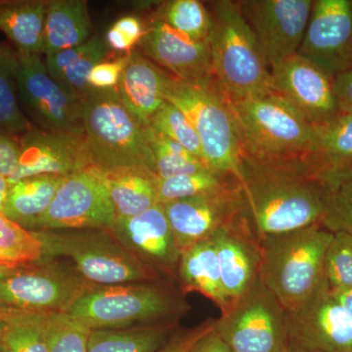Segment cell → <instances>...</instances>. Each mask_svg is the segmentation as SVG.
Wrapping results in <instances>:
<instances>
[{
    "label": "cell",
    "mask_w": 352,
    "mask_h": 352,
    "mask_svg": "<svg viewBox=\"0 0 352 352\" xmlns=\"http://www.w3.org/2000/svg\"><path fill=\"white\" fill-rule=\"evenodd\" d=\"M177 275L184 293L196 292L207 296L221 312L232 303L222 286L219 261L212 240L201 241L182 252Z\"/></svg>",
    "instance_id": "cell-25"
},
{
    "label": "cell",
    "mask_w": 352,
    "mask_h": 352,
    "mask_svg": "<svg viewBox=\"0 0 352 352\" xmlns=\"http://www.w3.org/2000/svg\"><path fill=\"white\" fill-rule=\"evenodd\" d=\"M333 87L339 112L352 115V69L336 76Z\"/></svg>",
    "instance_id": "cell-45"
},
{
    "label": "cell",
    "mask_w": 352,
    "mask_h": 352,
    "mask_svg": "<svg viewBox=\"0 0 352 352\" xmlns=\"http://www.w3.org/2000/svg\"><path fill=\"white\" fill-rule=\"evenodd\" d=\"M239 183L245 214L258 242L321 224L325 187L307 157L286 161L242 160Z\"/></svg>",
    "instance_id": "cell-1"
},
{
    "label": "cell",
    "mask_w": 352,
    "mask_h": 352,
    "mask_svg": "<svg viewBox=\"0 0 352 352\" xmlns=\"http://www.w3.org/2000/svg\"><path fill=\"white\" fill-rule=\"evenodd\" d=\"M170 76L142 52L131 53L117 90L127 110L143 126H149L153 116L166 102L164 94Z\"/></svg>",
    "instance_id": "cell-22"
},
{
    "label": "cell",
    "mask_w": 352,
    "mask_h": 352,
    "mask_svg": "<svg viewBox=\"0 0 352 352\" xmlns=\"http://www.w3.org/2000/svg\"><path fill=\"white\" fill-rule=\"evenodd\" d=\"M50 316V315H48ZM46 315L0 316V338L6 352H50Z\"/></svg>",
    "instance_id": "cell-35"
},
{
    "label": "cell",
    "mask_w": 352,
    "mask_h": 352,
    "mask_svg": "<svg viewBox=\"0 0 352 352\" xmlns=\"http://www.w3.org/2000/svg\"><path fill=\"white\" fill-rule=\"evenodd\" d=\"M189 352H232L214 332V327L192 347Z\"/></svg>",
    "instance_id": "cell-46"
},
{
    "label": "cell",
    "mask_w": 352,
    "mask_h": 352,
    "mask_svg": "<svg viewBox=\"0 0 352 352\" xmlns=\"http://www.w3.org/2000/svg\"><path fill=\"white\" fill-rule=\"evenodd\" d=\"M44 258H69L96 286L155 282L159 273L126 250L109 229L39 231Z\"/></svg>",
    "instance_id": "cell-7"
},
{
    "label": "cell",
    "mask_w": 352,
    "mask_h": 352,
    "mask_svg": "<svg viewBox=\"0 0 352 352\" xmlns=\"http://www.w3.org/2000/svg\"><path fill=\"white\" fill-rule=\"evenodd\" d=\"M288 352H352V318L327 280L302 307L286 312Z\"/></svg>",
    "instance_id": "cell-13"
},
{
    "label": "cell",
    "mask_w": 352,
    "mask_h": 352,
    "mask_svg": "<svg viewBox=\"0 0 352 352\" xmlns=\"http://www.w3.org/2000/svg\"><path fill=\"white\" fill-rule=\"evenodd\" d=\"M20 138L0 129V175L8 179L19 164Z\"/></svg>",
    "instance_id": "cell-43"
},
{
    "label": "cell",
    "mask_w": 352,
    "mask_h": 352,
    "mask_svg": "<svg viewBox=\"0 0 352 352\" xmlns=\"http://www.w3.org/2000/svg\"><path fill=\"white\" fill-rule=\"evenodd\" d=\"M232 352H288L286 311L259 279L215 320Z\"/></svg>",
    "instance_id": "cell-10"
},
{
    "label": "cell",
    "mask_w": 352,
    "mask_h": 352,
    "mask_svg": "<svg viewBox=\"0 0 352 352\" xmlns=\"http://www.w3.org/2000/svg\"><path fill=\"white\" fill-rule=\"evenodd\" d=\"M116 217L104 171L90 166L66 176L31 231L113 229Z\"/></svg>",
    "instance_id": "cell-12"
},
{
    "label": "cell",
    "mask_w": 352,
    "mask_h": 352,
    "mask_svg": "<svg viewBox=\"0 0 352 352\" xmlns=\"http://www.w3.org/2000/svg\"><path fill=\"white\" fill-rule=\"evenodd\" d=\"M0 352H6V351H4L3 344H2L1 338H0Z\"/></svg>",
    "instance_id": "cell-50"
},
{
    "label": "cell",
    "mask_w": 352,
    "mask_h": 352,
    "mask_svg": "<svg viewBox=\"0 0 352 352\" xmlns=\"http://www.w3.org/2000/svg\"><path fill=\"white\" fill-rule=\"evenodd\" d=\"M273 90L312 124L339 115L333 78L316 65L296 54L271 69Z\"/></svg>",
    "instance_id": "cell-18"
},
{
    "label": "cell",
    "mask_w": 352,
    "mask_h": 352,
    "mask_svg": "<svg viewBox=\"0 0 352 352\" xmlns=\"http://www.w3.org/2000/svg\"><path fill=\"white\" fill-rule=\"evenodd\" d=\"M219 261L224 292L231 302L247 293L258 279L259 244L245 214L210 238Z\"/></svg>",
    "instance_id": "cell-21"
},
{
    "label": "cell",
    "mask_w": 352,
    "mask_h": 352,
    "mask_svg": "<svg viewBox=\"0 0 352 352\" xmlns=\"http://www.w3.org/2000/svg\"><path fill=\"white\" fill-rule=\"evenodd\" d=\"M48 0H0V31L19 52L43 54Z\"/></svg>",
    "instance_id": "cell-26"
},
{
    "label": "cell",
    "mask_w": 352,
    "mask_h": 352,
    "mask_svg": "<svg viewBox=\"0 0 352 352\" xmlns=\"http://www.w3.org/2000/svg\"><path fill=\"white\" fill-rule=\"evenodd\" d=\"M164 98L182 111L195 129L208 168L239 179V131L230 101L217 82L192 85L170 75Z\"/></svg>",
    "instance_id": "cell-6"
},
{
    "label": "cell",
    "mask_w": 352,
    "mask_h": 352,
    "mask_svg": "<svg viewBox=\"0 0 352 352\" xmlns=\"http://www.w3.org/2000/svg\"><path fill=\"white\" fill-rule=\"evenodd\" d=\"M314 127V147L307 156L314 175L322 182L330 176L352 171V115L339 113Z\"/></svg>",
    "instance_id": "cell-23"
},
{
    "label": "cell",
    "mask_w": 352,
    "mask_h": 352,
    "mask_svg": "<svg viewBox=\"0 0 352 352\" xmlns=\"http://www.w3.org/2000/svg\"><path fill=\"white\" fill-rule=\"evenodd\" d=\"M111 231L120 244L157 273L177 274L182 252L161 204L136 217L116 220Z\"/></svg>",
    "instance_id": "cell-20"
},
{
    "label": "cell",
    "mask_w": 352,
    "mask_h": 352,
    "mask_svg": "<svg viewBox=\"0 0 352 352\" xmlns=\"http://www.w3.org/2000/svg\"><path fill=\"white\" fill-rule=\"evenodd\" d=\"M175 322L91 331L87 352H159L173 337Z\"/></svg>",
    "instance_id": "cell-30"
},
{
    "label": "cell",
    "mask_w": 352,
    "mask_h": 352,
    "mask_svg": "<svg viewBox=\"0 0 352 352\" xmlns=\"http://www.w3.org/2000/svg\"><path fill=\"white\" fill-rule=\"evenodd\" d=\"M298 54L332 78L352 69V0H315Z\"/></svg>",
    "instance_id": "cell-15"
},
{
    "label": "cell",
    "mask_w": 352,
    "mask_h": 352,
    "mask_svg": "<svg viewBox=\"0 0 352 352\" xmlns=\"http://www.w3.org/2000/svg\"><path fill=\"white\" fill-rule=\"evenodd\" d=\"M108 54L105 38L96 34L80 45L46 56L44 62L56 82L85 97L90 88L88 75L97 64L107 60Z\"/></svg>",
    "instance_id": "cell-29"
},
{
    "label": "cell",
    "mask_w": 352,
    "mask_h": 352,
    "mask_svg": "<svg viewBox=\"0 0 352 352\" xmlns=\"http://www.w3.org/2000/svg\"><path fill=\"white\" fill-rule=\"evenodd\" d=\"M19 164L7 179L12 184L38 175L66 177L95 166L85 134L47 131L32 126L20 136Z\"/></svg>",
    "instance_id": "cell-17"
},
{
    "label": "cell",
    "mask_w": 352,
    "mask_h": 352,
    "mask_svg": "<svg viewBox=\"0 0 352 352\" xmlns=\"http://www.w3.org/2000/svg\"><path fill=\"white\" fill-rule=\"evenodd\" d=\"M90 332L68 314L50 315L46 319L50 352H87Z\"/></svg>",
    "instance_id": "cell-39"
},
{
    "label": "cell",
    "mask_w": 352,
    "mask_h": 352,
    "mask_svg": "<svg viewBox=\"0 0 352 352\" xmlns=\"http://www.w3.org/2000/svg\"><path fill=\"white\" fill-rule=\"evenodd\" d=\"M333 298L339 302L352 318V289H331Z\"/></svg>",
    "instance_id": "cell-47"
},
{
    "label": "cell",
    "mask_w": 352,
    "mask_h": 352,
    "mask_svg": "<svg viewBox=\"0 0 352 352\" xmlns=\"http://www.w3.org/2000/svg\"><path fill=\"white\" fill-rule=\"evenodd\" d=\"M44 258L38 234L28 230L0 212V266L17 268Z\"/></svg>",
    "instance_id": "cell-34"
},
{
    "label": "cell",
    "mask_w": 352,
    "mask_h": 352,
    "mask_svg": "<svg viewBox=\"0 0 352 352\" xmlns=\"http://www.w3.org/2000/svg\"><path fill=\"white\" fill-rule=\"evenodd\" d=\"M325 278L331 289H352V235L333 233L325 258Z\"/></svg>",
    "instance_id": "cell-40"
},
{
    "label": "cell",
    "mask_w": 352,
    "mask_h": 352,
    "mask_svg": "<svg viewBox=\"0 0 352 352\" xmlns=\"http://www.w3.org/2000/svg\"><path fill=\"white\" fill-rule=\"evenodd\" d=\"M94 287L73 264L43 258L0 276V316L68 314Z\"/></svg>",
    "instance_id": "cell-9"
},
{
    "label": "cell",
    "mask_w": 352,
    "mask_h": 352,
    "mask_svg": "<svg viewBox=\"0 0 352 352\" xmlns=\"http://www.w3.org/2000/svg\"><path fill=\"white\" fill-rule=\"evenodd\" d=\"M146 27L135 16H124L116 21L106 32L105 41L109 50L129 54L134 46L140 43Z\"/></svg>",
    "instance_id": "cell-41"
},
{
    "label": "cell",
    "mask_w": 352,
    "mask_h": 352,
    "mask_svg": "<svg viewBox=\"0 0 352 352\" xmlns=\"http://www.w3.org/2000/svg\"><path fill=\"white\" fill-rule=\"evenodd\" d=\"M149 126L155 131L182 145L187 151L192 153L194 156L199 157L206 164L200 140L195 129L182 111L176 108L170 102H164L161 108L153 116Z\"/></svg>",
    "instance_id": "cell-38"
},
{
    "label": "cell",
    "mask_w": 352,
    "mask_h": 352,
    "mask_svg": "<svg viewBox=\"0 0 352 352\" xmlns=\"http://www.w3.org/2000/svg\"><path fill=\"white\" fill-rule=\"evenodd\" d=\"M214 323L215 320H208L187 332L176 333L159 352H189L204 336L214 329Z\"/></svg>",
    "instance_id": "cell-44"
},
{
    "label": "cell",
    "mask_w": 352,
    "mask_h": 352,
    "mask_svg": "<svg viewBox=\"0 0 352 352\" xmlns=\"http://www.w3.org/2000/svg\"><path fill=\"white\" fill-rule=\"evenodd\" d=\"M212 17L210 36L212 72L230 101L273 91L267 60L238 1L210 2Z\"/></svg>",
    "instance_id": "cell-3"
},
{
    "label": "cell",
    "mask_w": 352,
    "mask_h": 352,
    "mask_svg": "<svg viewBox=\"0 0 352 352\" xmlns=\"http://www.w3.org/2000/svg\"><path fill=\"white\" fill-rule=\"evenodd\" d=\"M239 180L234 176L217 173L212 168L173 176L157 177V201L161 205L170 201L208 195L237 185Z\"/></svg>",
    "instance_id": "cell-33"
},
{
    "label": "cell",
    "mask_w": 352,
    "mask_h": 352,
    "mask_svg": "<svg viewBox=\"0 0 352 352\" xmlns=\"http://www.w3.org/2000/svg\"><path fill=\"white\" fill-rule=\"evenodd\" d=\"M139 46L148 59L178 80L197 85L217 82L208 41H192L152 18Z\"/></svg>",
    "instance_id": "cell-19"
},
{
    "label": "cell",
    "mask_w": 352,
    "mask_h": 352,
    "mask_svg": "<svg viewBox=\"0 0 352 352\" xmlns=\"http://www.w3.org/2000/svg\"><path fill=\"white\" fill-rule=\"evenodd\" d=\"M14 268L6 267V266H0V276L7 274V273L11 272Z\"/></svg>",
    "instance_id": "cell-49"
},
{
    "label": "cell",
    "mask_w": 352,
    "mask_h": 352,
    "mask_svg": "<svg viewBox=\"0 0 352 352\" xmlns=\"http://www.w3.org/2000/svg\"><path fill=\"white\" fill-rule=\"evenodd\" d=\"M333 236L316 224L258 243L259 281L285 311L302 307L326 281V254Z\"/></svg>",
    "instance_id": "cell-2"
},
{
    "label": "cell",
    "mask_w": 352,
    "mask_h": 352,
    "mask_svg": "<svg viewBox=\"0 0 352 352\" xmlns=\"http://www.w3.org/2000/svg\"><path fill=\"white\" fill-rule=\"evenodd\" d=\"M148 138L154 157L155 173L159 178L188 175L208 168L201 160L182 145L148 126Z\"/></svg>",
    "instance_id": "cell-36"
},
{
    "label": "cell",
    "mask_w": 352,
    "mask_h": 352,
    "mask_svg": "<svg viewBox=\"0 0 352 352\" xmlns=\"http://www.w3.org/2000/svg\"><path fill=\"white\" fill-rule=\"evenodd\" d=\"M238 3L270 69L298 54L314 0H244Z\"/></svg>",
    "instance_id": "cell-14"
},
{
    "label": "cell",
    "mask_w": 352,
    "mask_h": 352,
    "mask_svg": "<svg viewBox=\"0 0 352 352\" xmlns=\"http://www.w3.org/2000/svg\"><path fill=\"white\" fill-rule=\"evenodd\" d=\"M163 208L182 254L245 214L240 183L208 195L170 201Z\"/></svg>",
    "instance_id": "cell-16"
},
{
    "label": "cell",
    "mask_w": 352,
    "mask_h": 352,
    "mask_svg": "<svg viewBox=\"0 0 352 352\" xmlns=\"http://www.w3.org/2000/svg\"><path fill=\"white\" fill-rule=\"evenodd\" d=\"M117 219L142 214L157 205V176L145 168H122L104 171Z\"/></svg>",
    "instance_id": "cell-27"
},
{
    "label": "cell",
    "mask_w": 352,
    "mask_h": 352,
    "mask_svg": "<svg viewBox=\"0 0 352 352\" xmlns=\"http://www.w3.org/2000/svg\"><path fill=\"white\" fill-rule=\"evenodd\" d=\"M7 190H8V182L6 178L0 175V212L3 208L4 201H6Z\"/></svg>",
    "instance_id": "cell-48"
},
{
    "label": "cell",
    "mask_w": 352,
    "mask_h": 352,
    "mask_svg": "<svg viewBox=\"0 0 352 352\" xmlns=\"http://www.w3.org/2000/svg\"><path fill=\"white\" fill-rule=\"evenodd\" d=\"M129 56L131 53L112 61L106 60L97 64L88 75L87 82L89 87L95 89L117 88L122 72L129 63Z\"/></svg>",
    "instance_id": "cell-42"
},
{
    "label": "cell",
    "mask_w": 352,
    "mask_h": 352,
    "mask_svg": "<svg viewBox=\"0 0 352 352\" xmlns=\"http://www.w3.org/2000/svg\"><path fill=\"white\" fill-rule=\"evenodd\" d=\"M92 23L85 0H48L43 32L44 56L85 43L91 38Z\"/></svg>",
    "instance_id": "cell-24"
},
{
    "label": "cell",
    "mask_w": 352,
    "mask_h": 352,
    "mask_svg": "<svg viewBox=\"0 0 352 352\" xmlns=\"http://www.w3.org/2000/svg\"><path fill=\"white\" fill-rule=\"evenodd\" d=\"M82 120L95 166L103 171L138 168L155 173L148 126L127 110L117 88H89L83 99Z\"/></svg>",
    "instance_id": "cell-5"
},
{
    "label": "cell",
    "mask_w": 352,
    "mask_h": 352,
    "mask_svg": "<svg viewBox=\"0 0 352 352\" xmlns=\"http://www.w3.org/2000/svg\"><path fill=\"white\" fill-rule=\"evenodd\" d=\"M176 32L194 41H210L212 17L210 9L199 0H170L163 2L153 14Z\"/></svg>",
    "instance_id": "cell-32"
},
{
    "label": "cell",
    "mask_w": 352,
    "mask_h": 352,
    "mask_svg": "<svg viewBox=\"0 0 352 352\" xmlns=\"http://www.w3.org/2000/svg\"><path fill=\"white\" fill-rule=\"evenodd\" d=\"M326 192V212L321 226L332 233L352 235V171L330 176L322 182Z\"/></svg>",
    "instance_id": "cell-37"
},
{
    "label": "cell",
    "mask_w": 352,
    "mask_h": 352,
    "mask_svg": "<svg viewBox=\"0 0 352 352\" xmlns=\"http://www.w3.org/2000/svg\"><path fill=\"white\" fill-rule=\"evenodd\" d=\"M188 305L156 282L96 286L76 300L68 312L90 331L126 329L170 322Z\"/></svg>",
    "instance_id": "cell-8"
},
{
    "label": "cell",
    "mask_w": 352,
    "mask_h": 352,
    "mask_svg": "<svg viewBox=\"0 0 352 352\" xmlns=\"http://www.w3.org/2000/svg\"><path fill=\"white\" fill-rule=\"evenodd\" d=\"M230 105L239 131L242 160L286 161L307 157L314 150V126L274 90L230 101Z\"/></svg>",
    "instance_id": "cell-4"
},
{
    "label": "cell",
    "mask_w": 352,
    "mask_h": 352,
    "mask_svg": "<svg viewBox=\"0 0 352 352\" xmlns=\"http://www.w3.org/2000/svg\"><path fill=\"white\" fill-rule=\"evenodd\" d=\"M17 50L11 44L0 43V129L22 136L34 124L21 108L16 85Z\"/></svg>",
    "instance_id": "cell-31"
},
{
    "label": "cell",
    "mask_w": 352,
    "mask_h": 352,
    "mask_svg": "<svg viewBox=\"0 0 352 352\" xmlns=\"http://www.w3.org/2000/svg\"><path fill=\"white\" fill-rule=\"evenodd\" d=\"M64 178L38 175L8 184L2 214L31 231L50 207Z\"/></svg>",
    "instance_id": "cell-28"
},
{
    "label": "cell",
    "mask_w": 352,
    "mask_h": 352,
    "mask_svg": "<svg viewBox=\"0 0 352 352\" xmlns=\"http://www.w3.org/2000/svg\"><path fill=\"white\" fill-rule=\"evenodd\" d=\"M16 85L20 106L30 122L47 131L85 134L83 99L60 85L46 69L41 55L17 51Z\"/></svg>",
    "instance_id": "cell-11"
}]
</instances>
